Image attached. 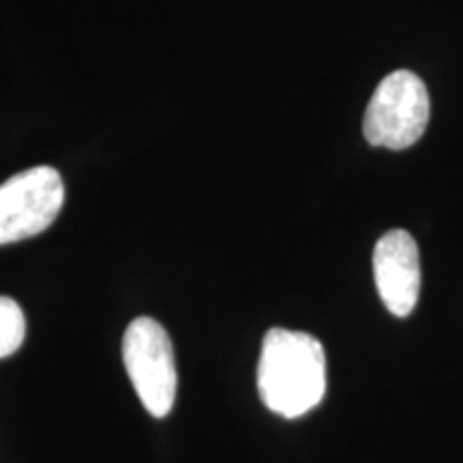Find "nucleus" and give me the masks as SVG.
<instances>
[{"label": "nucleus", "instance_id": "1", "mask_svg": "<svg viewBox=\"0 0 463 463\" xmlns=\"http://www.w3.org/2000/svg\"><path fill=\"white\" fill-rule=\"evenodd\" d=\"M260 399L270 412L298 419L326 392V356L314 335L270 328L258 363Z\"/></svg>", "mask_w": 463, "mask_h": 463}, {"label": "nucleus", "instance_id": "2", "mask_svg": "<svg viewBox=\"0 0 463 463\" xmlns=\"http://www.w3.org/2000/svg\"><path fill=\"white\" fill-rule=\"evenodd\" d=\"M430 92L412 71H392L375 89L363 120L364 140L372 146L403 150L420 140L430 125Z\"/></svg>", "mask_w": 463, "mask_h": 463}, {"label": "nucleus", "instance_id": "3", "mask_svg": "<svg viewBox=\"0 0 463 463\" xmlns=\"http://www.w3.org/2000/svg\"><path fill=\"white\" fill-rule=\"evenodd\" d=\"M123 363L144 408L155 419L172 412L178 373L170 335L153 317H136L123 337Z\"/></svg>", "mask_w": 463, "mask_h": 463}, {"label": "nucleus", "instance_id": "4", "mask_svg": "<svg viewBox=\"0 0 463 463\" xmlns=\"http://www.w3.org/2000/svg\"><path fill=\"white\" fill-rule=\"evenodd\" d=\"M65 183L50 165L28 167L0 184V245L33 239L54 223Z\"/></svg>", "mask_w": 463, "mask_h": 463}, {"label": "nucleus", "instance_id": "5", "mask_svg": "<svg viewBox=\"0 0 463 463\" xmlns=\"http://www.w3.org/2000/svg\"><path fill=\"white\" fill-rule=\"evenodd\" d=\"M373 277L380 298L392 316L414 311L420 294V260L416 241L405 230H391L373 249Z\"/></svg>", "mask_w": 463, "mask_h": 463}, {"label": "nucleus", "instance_id": "6", "mask_svg": "<svg viewBox=\"0 0 463 463\" xmlns=\"http://www.w3.org/2000/svg\"><path fill=\"white\" fill-rule=\"evenodd\" d=\"M26 317L14 298L0 297V358H7L24 344Z\"/></svg>", "mask_w": 463, "mask_h": 463}]
</instances>
